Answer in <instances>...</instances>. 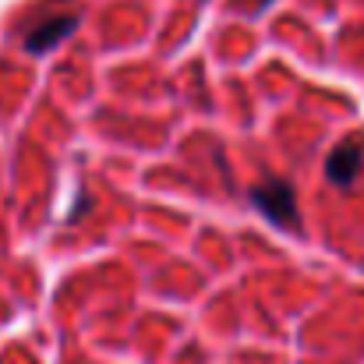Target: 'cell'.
Wrapping results in <instances>:
<instances>
[{
  "label": "cell",
  "instance_id": "1",
  "mask_svg": "<svg viewBox=\"0 0 364 364\" xmlns=\"http://www.w3.org/2000/svg\"><path fill=\"white\" fill-rule=\"evenodd\" d=\"M251 198L262 209V216L272 220L276 227H297V198H294V188L290 184H283V181L258 184L251 191Z\"/></svg>",
  "mask_w": 364,
  "mask_h": 364
},
{
  "label": "cell",
  "instance_id": "2",
  "mask_svg": "<svg viewBox=\"0 0 364 364\" xmlns=\"http://www.w3.org/2000/svg\"><path fill=\"white\" fill-rule=\"evenodd\" d=\"M78 25V18L75 14H60V18H50V21H43V25H36L28 36H25V50L28 53H46L50 46H57L71 28Z\"/></svg>",
  "mask_w": 364,
  "mask_h": 364
},
{
  "label": "cell",
  "instance_id": "3",
  "mask_svg": "<svg viewBox=\"0 0 364 364\" xmlns=\"http://www.w3.org/2000/svg\"><path fill=\"white\" fill-rule=\"evenodd\" d=\"M358 170H361V149L358 145H343V149H336L326 159V177L333 184H340V188H350L354 177H358Z\"/></svg>",
  "mask_w": 364,
  "mask_h": 364
}]
</instances>
